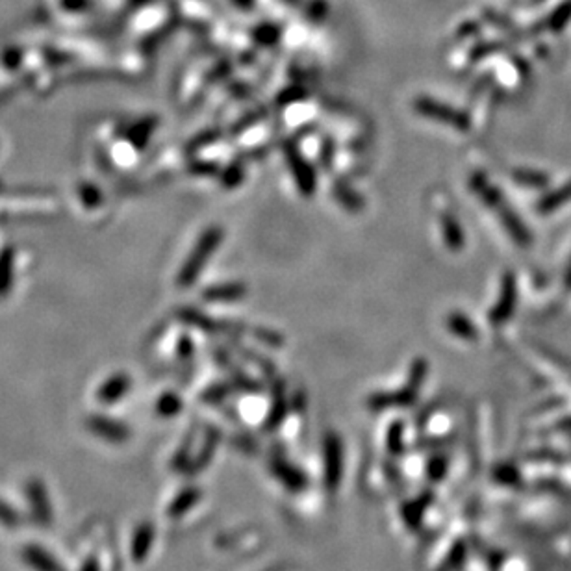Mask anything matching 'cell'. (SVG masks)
Here are the masks:
<instances>
[{"label": "cell", "mask_w": 571, "mask_h": 571, "mask_svg": "<svg viewBox=\"0 0 571 571\" xmlns=\"http://www.w3.org/2000/svg\"><path fill=\"white\" fill-rule=\"evenodd\" d=\"M471 187H473V191L478 195V199H483L484 202H486V206L495 208L493 212L499 214L503 225H505L506 230L515 237V242L521 243V245L529 243V234H527V230H525V227L521 225L520 219L515 217L512 208L506 206V202L503 200V195L499 193L497 187L490 186L483 175H475L473 180H471Z\"/></svg>", "instance_id": "1"}, {"label": "cell", "mask_w": 571, "mask_h": 571, "mask_svg": "<svg viewBox=\"0 0 571 571\" xmlns=\"http://www.w3.org/2000/svg\"><path fill=\"white\" fill-rule=\"evenodd\" d=\"M413 110L421 115L428 117V119H434L438 123H443L447 126H453L456 130H468L469 128V119L464 115V113L456 110V108H451L443 103H438L434 98L431 97H419L416 98L413 103Z\"/></svg>", "instance_id": "2"}, {"label": "cell", "mask_w": 571, "mask_h": 571, "mask_svg": "<svg viewBox=\"0 0 571 571\" xmlns=\"http://www.w3.org/2000/svg\"><path fill=\"white\" fill-rule=\"evenodd\" d=\"M284 154H286V160L289 163L293 178L297 182V187L301 190V193H304V197H310L316 190V173H314V169L310 168V163L307 160L302 158L301 153L293 143L284 145Z\"/></svg>", "instance_id": "3"}, {"label": "cell", "mask_w": 571, "mask_h": 571, "mask_svg": "<svg viewBox=\"0 0 571 571\" xmlns=\"http://www.w3.org/2000/svg\"><path fill=\"white\" fill-rule=\"evenodd\" d=\"M24 492H26L30 512H32L36 523L41 525V527H47L52 521V505L45 484L41 480H38V478H32L24 486Z\"/></svg>", "instance_id": "4"}, {"label": "cell", "mask_w": 571, "mask_h": 571, "mask_svg": "<svg viewBox=\"0 0 571 571\" xmlns=\"http://www.w3.org/2000/svg\"><path fill=\"white\" fill-rule=\"evenodd\" d=\"M221 240H223V232H221L219 228H212V230H210V232L202 237V242H200V245L197 247V251L193 252L190 264H187V267H186L187 282H190V280L193 279L197 273H199L200 267H202L205 262L208 260V256L212 254L215 249H217V245L221 243Z\"/></svg>", "instance_id": "5"}, {"label": "cell", "mask_w": 571, "mask_h": 571, "mask_svg": "<svg viewBox=\"0 0 571 571\" xmlns=\"http://www.w3.org/2000/svg\"><path fill=\"white\" fill-rule=\"evenodd\" d=\"M325 475L329 488H334L341 478V441L336 434L325 440Z\"/></svg>", "instance_id": "6"}, {"label": "cell", "mask_w": 571, "mask_h": 571, "mask_svg": "<svg viewBox=\"0 0 571 571\" xmlns=\"http://www.w3.org/2000/svg\"><path fill=\"white\" fill-rule=\"evenodd\" d=\"M88 427L91 428L93 434H97L98 438H103L106 441H112V443H121L125 441L126 438L130 436L128 432V427L123 425L119 421H113V419H106L103 416H97V418H91L88 421Z\"/></svg>", "instance_id": "7"}, {"label": "cell", "mask_w": 571, "mask_h": 571, "mask_svg": "<svg viewBox=\"0 0 571 571\" xmlns=\"http://www.w3.org/2000/svg\"><path fill=\"white\" fill-rule=\"evenodd\" d=\"M514 302H515V284H514V277L512 274H506L505 280H503V288H501V295H499V302L495 307L492 308L490 312V321L493 325H499L503 321H506L508 317L512 316V310H514Z\"/></svg>", "instance_id": "8"}, {"label": "cell", "mask_w": 571, "mask_h": 571, "mask_svg": "<svg viewBox=\"0 0 571 571\" xmlns=\"http://www.w3.org/2000/svg\"><path fill=\"white\" fill-rule=\"evenodd\" d=\"M23 560L34 571H63L56 557L41 545H26L23 549Z\"/></svg>", "instance_id": "9"}, {"label": "cell", "mask_w": 571, "mask_h": 571, "mask_svg": "<svg viewBox=\"0 0 571 571\" xmlns=\"http://www.w3.org/2000/svg\"><path fill=\"white\" fill-rule=\"evenodd\" d=\"M154 534H156V529H154L153 523H149V521H145V523L135 527L130 543L132 558H134L135 562H143L145 558H147V555L150 552V547H153L154 543Z\"/></svg>", "instance_id": "10"}, {"label": "cell", "mask_w": 571, "mask_h": 571, "mask_svg": "<svg viewBox=\"0 0 571 571\" xmlns=\"http://www.w3.org/2000/svg\"><path fill=\"white\" fill-rule=\"evenodd\" d=\"M441 223V234H443V240H446L447 247L453 249V251H460L464 247V232L460 228L458 221L451 214H443L440 217Z\"/></svg>", "instance_id": "11"}, {"label": "cell", "mask_w": 571, "mask_h": 571, "mask_svg": "<svg viewBox=\"0 0 571 571\" xmlns=\"http://www.w3.org/2000/svg\"><path fill=\"white\" fill-rule=\"evenodd\" d=\"M199 499H200V492L197 488H186V490H182V492L173 499V503L168 508V514L171 515V518H180V515H184L186 512H190L191 506L195 505Z\"/></svg>", "instance_id": "12"}, {"label": "cell", "mask_w": 571, "mask_h": 571, "mask_svg": "<svg viewBox=\"0 0 571 571\" xmlns=\"http://www.w3.org/2000/svg\"><path fill=\"white\" fill-rule=\"evenodd\" d=\"M447 326H449L451 332L458 336V338H464V339L477 338V329H475L473 323H471V321H469L465 316L458 314V312H453V314H449V317H447Z\"/></svg>", "instance_id": "13"}, {"label": "cell", "mask_w": 571, "mask_h": 571, "mask_svg": "<svg viewBox=\"0 0 571 571\" xmlns=\"http://www.w3.org/2000/svg\"><path fill=\"white\" fill-rule=\"evenodd\" d=\"M247 288L243 284H228V286H221V288H214L210 289L206 293V297L210 301H223V302H232L237 301V299L245 297Z\"/></svg>", "instance_id": "14"}, {"label": "cell", "mask_w": 571, "mask_h": 571, "mask_svg": "<svg viewBox=\"0 0 571 571\" xmlns=\"http://www.w3.org/2000/svg\"><path fill=\"white\" fill-rule=\"evenodd\" d=\"M334 195H336V199H338L339 202L345 206V208L353 210V212H358V210L364 206L362 197L358 195L356 191L351 190V187L341 186V184H338V186L334 187Z\"/></svg>", "instance_id": "15"}, {"label": "cell", "mask_w": 571, "mask_h": 571, "mask_svg": "<svg viewBox=\"0 0 571 571\" xmlns=\"http://www.w3.org/2000/svg\"><path fill=\"white\" fill-rule=\"evenodd\" d=\"M0 525L8 527V529H14V527L21 525L19 512L15 510L11 505L2 501V499H0Z\"/></svg>", "instance_id": "16"}, {"label": "cell", "mask_w": 571, "mask_h": 571, "mask_svg": "<svg viewBox=\"0 0 571 571\" xmlns=\"http://www.w3.org/2000/svg\"><path fill=\"white\" fill-rule=\"evenodd\" d=\"M178 408H180V401H178L177 397H173V395H165V397L160 401V412H162L163 416H173L175 412H178Z\"/></svg>", "instance_id": "17"}, {"label": "cell", "mask_w": 571, "mask_h": 571, "mask_svg": "<svg viewBox=\"0 0 571 571\" xmlns=\"http://www.w3.org/2000/svg\"><path fill=\"white\" fill-rule=\"evenodd\" d=\"M125 390L126 384H123V382H113V384H108V388H104L101 397H103L104 401H115Z\"/></svg>", "instance_id": "18"}, {"label": "cell", "mask_w": 571, "mask_h": 571, "mask_svg": "<svg viewBox=\"0 0 571 571\" xmlns=\"http://www.w3.org/2000/svg\"><path fill=\"white\" fill-rule=\"evenodd\" d=\"M80 571H101V566H98L97 558H88V560L82 564V567H80Z\"/></svg>", "instance_id": "19"}]
</instances>
